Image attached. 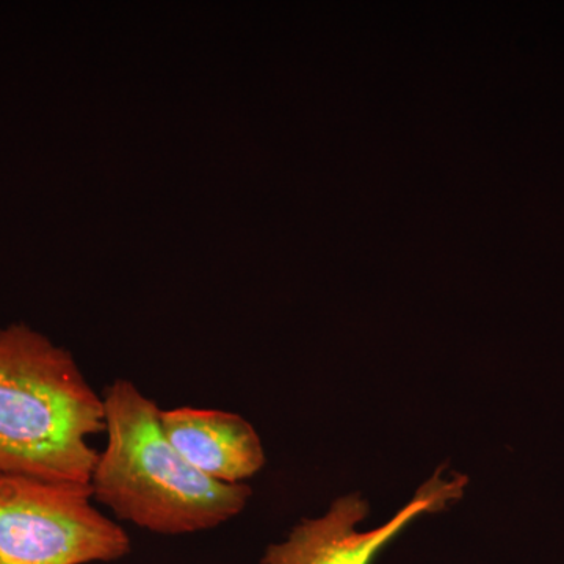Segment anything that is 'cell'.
Masks as SVG:
<instances>
[{
	"label": "cell",
	"mask_w": 564,
	"mask_h": 564,
	"mask_svg": "<svg viewBox=\"0 0 564 564\" xmlns=\"http://www.w3.org/2000/svg\"><path fill=\"white\" fill-rule=\"evenodd\" d=\"M161 423L182 458L218 484H242L265 464L261 437L242 415L184 406L162 410Z\"/></svg>",
	"instance_id": "5b68a950"
},
{
	"label": "cell",
	"mask_w": 564,
	"mask_h": 564,
	"mask_svg": "<svg viewBox=\"0 0 564 564\" xmlns=\"http://www.w3.org/2000/svg\"><path fill=\"white\" fill-rule=\"evenodd\" d=\"M464 488L462 475L434 474L391 521L367 532L358 530V524L369 514V503L358 494L345 496L328 513L300 522L282 543L270 545L261 564H372L378 552L415 518L444 510L463 496Z\"/></svg>",
	"instance_id": "277c9868"
},
{
	"label": "cell",
	"mask_w": 564,
	"mask_h": 564,
	"mask_svg": "<svg viewBox=\"0 0 564 564\" xmlns=\"http://www.w3.org/2000/svg\"><path fill=\"white\" fill-rule=\"evenodd\" d=\"M104 399L65 348L22 323L0 328V473L90 486Z\"/></svg>",
	"instance_id": "7a4b0ae2"
},
{
	"label": "cell",
	"mask_w": 564,
	"mask_h": 564,
	"mask_svg": "<svg viewBox=\"0 0 564 564\" xmlns=\"http://www.w3.org/2000/svg\"><path fill=\"white\" fill-rule=\"evenodd\" d=\"M107 443L93 469V499L120 521L180 536L215 529L247 507L250 486L218 484L166 440L161 408L128 380L102 395Z\"/></svg>",
	"instance_id": "6da1fadb"
},
{
	"label": "cell",
	"mask_w": 564,
	"mask_h": 564,
	"mask_svg": "<svg viewBox=\"0 0 564 564\" xmlns=\"http://www.w3.org/2000/svg\"><path fill=\"white\" fill-rule=\"evenodd\" d=\"M90 486L0 473V564L113 563L131 540Z\"/></svg>",
	"instance_id": "3957f363"
}]
</instances>
